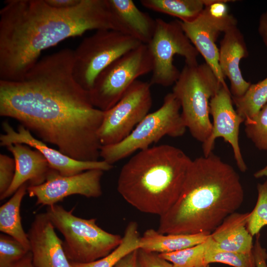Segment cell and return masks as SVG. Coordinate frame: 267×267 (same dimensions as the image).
I'll return each mask as SVG.
<instances>
[{"mask_svg":"<svg viewBox=\"0 0 267 267\" xmlns=\"http://www.w3.org/2000/svg\"><path fill=\"white\" fill-rule=\"evenodd\" d=\"M257 191V200L255 207L250 212L247 222L248 230L253 237L267 225V179L263 183L258 184Z\"/></svg>","mask_w":267,"mask_h":267,"instance_id":"4316f807","label":"cell"},{"mask_svg":"<svg viewBox=\"0 0 267 267\" xmlns=\"http://www.w3.org/2000/svg\"><path fill=\"white\" fill-rule=\"evenodd\" d=\"M0 115L16 120L73 159L98 161L104 111L92 105L89 91L67 67L49 64L32 71L0 97Z\"/></svg>","mask_w":267,"mask_h":267,"instance_id":"6da1fadb","label":"cell"},{"mask_svg":"<svg viewBox=\"0 0 267 267\" xmlns=\"http://www.w3.org/2000/svg\"><path fill=\"white\" fill-rule=\"evenodd\" d=\"M192 160L169 144L140 150L121 168L117 190L138 211L160 217L178 200Z\"/></svg>","mask_w":267,"mask_h":267,"instance_id":"277c9868","label":"cell"},{"mask_svg":"<svg viewBox=\"0 0 267 267\" xmlns=\"http://www.w3.org/2000/svg\"><path fill=\"white\" fill-rule=\"evenodd\" d=\"M223 87L206 63H185L172 92L178 100L181 116L191 135L203 143L212 130L210 101Z\"/></svg>","mask_w":267,"mask_h":267,"instance_id":"5b68a950","label":"cell"},{"mask_svg":"<svg viewBox=\"0 0 267 267\" xmlns=\"http://www.w3.org/2000/svg\"><path fill=\"white\" fill-rule=\"evenodd\" d=\"M152 67L146 44H141L122 55L96 77L89 90L91 104L101 111L108 110L138 77L151 72Z\"/></svg>","mask_w":267,"mask_h":267,"instance_id":"ba28073f","label":"cell"},{"mask_svg":"<svg viewBox=\"0 0 267 267\" xmlns=\"http://www.w3.org/2000/svg\"><path fill=\"white\" fill-rule=\"evenodd\" d=\"M12 237L0 235V267H12L29 252Z\"/></svg>","mask_w":267,"mask_h":267,"instance_id":"f546056e","label":"cell"},{"mask_svg":"<svg viewBox=\"0 0 267 267\" xmlns=\"http://www.w3.org/2000/svg\"><path fill=\"white\" fill-rule=\"evenodd\" d=\"M50 6L58 9H68L78 4L81 0H45Z\"/></svg>","mask_w":267,"mask_h":267,"instance_id":"e575fe53","label":"cell"},{"mask_svg":"<svg viewBox=\"0 0 267 267\" xmlns=\"http://www.w3.org/2000/svg\"><path fill=\"white\" fill-rule=\"evenodd\" d=\"M54 228L46 213L37 214L31 223L27 233L35 267H71Z\"/></svg>","mask_w":267,"mask_h":267,"instance_id":"2e32d148","label":"cell"},{"mask_svg":"<svg viewBox=\"0 0 267 267\" xmlns=\"http://www.w3.org/2000/svg\"><path fill=\"white\" fill-rule=\"evenodd\" d=\"M254 243L253 254L255 258V267H267V251L260 241V233L256 235Z\"/></svg>","mask_w":267,"mask_h":267,"instance_id":"d6a6232c","label":"cell"},{"mask_svg":"<svg viewBox=\"0 0 267 267\" xmlns=\"http://www.w3.org/2000/svg\"><path fill=\"white\" fill-rule=\"evenodd\" d=\"M232 95L229 89L222 87L210 101V114L213 117L212 130L206 141L202 143L204 156L213 152L215 140L222 137L231 145L236 165L240 171L247 169L243 158L239 143V128L244 120L233 106Z\"/></svg>","mask_w":267,"mask_h":267,"instance_id":"5bb4252c","label":"cell"},{"mask_svg":"<svg viewBox=\"0 0 267 267\" xmlns=\"http://www.w3.org/2000/svg\"><path fill=\"white\" fill-rule=\"evenodd\" d=\"M146 45L153 64L151 85L175 84L180 73L174 64L176 55L183 57L186 64L198 63L199 52L185 35L180 20L168 22L156 18L154 35Z\"/></svg>","mask_w":267,"mask_h":267,"instance_id":"30bf717a","label":"cell"},{"mask_svg":"<svg viewBox=\"0 0 267 267\" xmlns=\"http://www.w3.org/2000/svg\"><path fill=\"white\" fill-rule=\"evenodd\" d=\"M13 156L16 165L13 181L8 190L1 196L0 200L13 194L23 184L36 186L44 182L52 169L46 159L39 151L29 146L14 143L6 146Z\"/></svg>","mask_w":267,"mask_h":267,"instance_id":"d6986e66","label":"cell"},{"mask_svg":"<svg viewBox=\"0 0 267 267\" xmlns=\"http://www.w3.org/2000/svg\"><path fill=\"white\" fill-rule=\"evenodd\" d=\"M244 192L239 174L213 152L192 160L180 195L160 217L163 234H210L242 204Z\"/></svg>","mask_w":267,"mask_h":267,"instance_id":"3957f363","label":"cell"},{"mask_svg":"<svg viewBox=\"0 0 267 267\" xmlns=\"http://www.w3.org/2000/svg\"><path fill=\"white\" fill-rule=\"evenodd\" d=\"M248 53L245 39L237 26L224 33L219 49V64L222 74L230 81L232 97L242 96L251 85L243 78L239 67L241 60Z\"/></svg>","mask_w":267,"mask_h":267,"instance_id":"e0dca14e","label":"cell"},{"mask_svg":"<svg viewBox=\"0 0 267 267\" xmlns=\"http://www.w3.org/2000/svg\"><path fill=\"white\" fill-rule=\"evenodd\" d=\"M16 165L14 158L0 154V196L10 186L14 178Z\"/></svg>","mask_w":267,"mask_h":267,"instance_id":"4dcf8cb0","label":"cell"},{"mask_svg":"<svg viewBox=\"0 0 267 267\" xmlns=\"http://www.w3.org/2000/svg\"><path fill=\"white\" fill-rule=\"evenodd\" d=\"M104 172L93 169L64 176L51 169L44 182L29 186L27 193L30 197L36 198L37 205L47 206L56 204L72 195L97 198L102 194L101 179Z\"/></svg>","mask_w":267,"mask_h":267,"instance_id":"4fadbf2b","label":"cell"},{"mask_svg":"<svg viewBox=\"0 0 267 267\" xmlns=\"http://www.w3.org/2000/svg\"><path fill=\"white\" fill-rule=\"evenodd\" d=\"M210 235L202 233L163 234L154 229H148L140 238L139 249L158 254L171 253L203 243Z\"/></svg>","mask_w":267,"mask_h":267,"instance_id":"44dd1931","label":"cell"},{"mask_svg":"<svg viewBox=\"0 0 267 267\" xmlns=\"http://www.w3.org/2000/svg\"><path fill=\"white\" fill-rule=\"evenodd\" d=\"M102 29L113 30L106 0H81L65 9L45 0H6L0 10V80L19 81L43 50Z\"/></svg>","mask_w":267,"mask_h":267,"instance_id":"7a4b0ae2","label":"cell"},{"mask_svg":"<svg viewBox=\"0 0 267 267\" xmlns=\"http://www.w3.org/2000/svg\"><path fill=\"white\" fill-rule=\"evenodd\" d=\"M151 86L149 82L136 80L114 106L104 111L98 131L101 145L125 139L148 114L152 104Z\"/></svg>","mask_w":267,"mask_h":267,"instance_id":"7c38bea8","label":"cell"},{"mask_svg":"<svg viewBox=\"0 0 267 267\" xmlns=\"http://www.w3.org/2000/svg\"><path fill=\"white\" fill-rule=\"evenodd\" d=\"M2 128L4 134L0 135V145L7 146L14 143L27 145L39 151L48 161L50 168L57 171L60 175L69 176L83 172L97 169L108 171L113 166L102 161H82L73 159L62 153L58 150L49 147L43 141L36 138L31 132L22 125L18 126L15 131L7 121L2 123Z\"/></svg>","mask_w":267,"mask_h":267,"instance_id":"9a60e30c","label":"cell"},{"mask_svg":"<svg viewBox=\"0 0 267 267\" xmlns=\"http://www.w3.org/2000/svg\"><path fill=\"white\" fill-rule=\"evenodd\" d=\"M141 44L136 40L115 30H97L93 35L84 38L74 50V77L89 91L96 77L103 69Z\"/></svg>","mask_w":267,"mask_h":267,"instance_id":"9c48e42d","label":"cell"},{"mask_svg":"<svg viewBox=\"0 0 267 267\" xmlns=\"http://www.w3.org/2000/svg\"><path fill=\"white\" fill-rule=\"evenodd\" d=\"M215 263L233 267H255L253 250L250 253H239L211 251L209 248L205 257L204 264L209 265Z\"/></svg>","mask_w":267,"mask_h":267,"instance_id":"f1b7e54d","label":"cell"},{"mask_svg":"<svg viewBox=\"0 0 267 267\" xmlns=\"http://www.w3.org/2000/svg\"><path fill=\"white\" fill-rule=\"evenodd\" d=\"M180 103L172 92L164 98L162 105L148 113L130 134L120 142L102 145L100 157L110 165L124 159L134 152L150 147L165 135L172 137L182 136L186 130L181 116Z\"/></svg>","mask_w":267,"mask_h":267,"instance_id":"52a82bcc","label":"cell"},{"mask_svg":"<svg viewBox=\"0 0 267 267\" xmlns=\"http://www.w3.org/2000/svg\"><path fill=\"white\" fill-rule=\"evenodd\" d=\"M250 212H235L228 216L210 234V250L239 253L253 252V236L247 229Z\"/></svg>","mask_w":267,"mask_h":267,"instance_id":"ffe728a7","label":"cell"},{"mask_svg":"<svg viewBox=\"0 0 267 267\" xmlns=\"http://www.w3.org/2000/svg\"><path fill=\"white\" fill-rule=\"evenodd\" d=\"M244 123L247 137L258 149L267 151V103L254 117Z\"/></svg>","mask_w":267,"mask_h":267,"instance_id":"83f0119b","label":"cell"},{"mask_svg":"<svg viewBox=\"0 0 267 267\" xmlns=\"http://www.w3.org/2000/svg\"><path fill=\"white\" fill-rule=\"evenodd\" d=\"M57 204L47 206L46 213L55 228L63 235V246L70 262H91L105 257L116 248L122 237L107 232L95 219L74 215Z\"/></svg>","mask_w":267,"mask_h":267,"instance_id":"8992f818","label":"cell"},{"mask_svg":"<svg viewBox=\"0 0 267 267\" xmlns=\"http://www.w3.org/2000/svg\"><path fill=\"white\" fill-rule=\"evenodd\" d=\"M234 0H210L202 12L189 22L180 21L185 35L212 69L222 85L228 89L219 64L216 42L221 33L236 26V19L228 10L226 3Z\"/></svg>","mask_w":267,"mask_h":267,"instance_id":"8fae6325","label":"cell"},{"mask_svg":"<svg viewBox=\"0 0 267 267\" xmlns=\"http://www.w3.org/2000/svg\"><path fill=\"white\" fill-rule=\"evenodd\" d=\"M199 267H209V265H204Z\"/></svg>","mask_w":267,"mask_h":267,"instance_id":"f35d334b","label":"cell"},{"mask_svg":"<svg viewBox=\"0 0 267 267\" xmlns=\"http://www.w3.org/2000/svg\"><path fill=\"white\" fill-rule=\"evenodd\" d=\"M254 176L257 178L267 177V165L263 169L255 173Z\"/></svg>","mask_w":267,"mask_h":267,"instance_id":"74e56055","label":"cell"},{"mask_svg":"<svg viewBox=\"0 0 267 267\" xmlns=\"http://www.w3.org/2000/svg\"><path fill=\"white\" fill-rule=\"evenodd\" d=\"M12 267H35L33 264L31 251H29L22 259Z\"/></svg>","mask_w":267,"mask_h":267,"instance_id":"8d00e7d4","label":"cell"},{"mask_svg":"<svg viewBox=\"0 0 267 267\" xmlns=\"http://www.w3.org/2000/svg\"><path fill=\"white\" fill-rule=\"evenodd\" d=\"M113 30L147 44L156 28V19L139 9L132 0H106Z\"/></svg>","mask_w":267,"mask_h":267,"instance_id":"ac0fdd59","label":"cell"},{"mask_svg":"<svg viewBox=\"0 0 267 267\" xmlns=\"http://www.w3.org/2000/svg\"><path fill=\"white\" fill-rule=\"evenodd\" d=\"M140 236L136 222L127 225L119 245L108 255L97 260L87 263L70 262L71 267H113L121 259L140 248Z\"/></svg>","mask_w":267,"mask_h":267,"instance_id":"cb8c5ba5","label":"cell"},{"mask_svg":"<svg viewBox=\"0 0 267 267\" xmlns=\"http://www.w3.org/2000/svg\"><path fill=\"white\" fill-rule=\"evenodd\" d=\"M211 243L210 235L207 240L201 244L181 250L159 255L171 263L173 267H199L205 265V257Z\"/></svg>","mask_w":267,"mask_h":267,"instance_id":"484cf974","label":"cell"},{"mask_svg":"<svg viewBox=\"0 0 267 267\" xmlns=\"http://www.w3.org/2000/svg\"><path fill=\"white\" fill-rule=\"evenodd\" d=\"M138 249L125 256L113 267H141L138 258Z\"/></svg>","mask_w":267,"mask_h":267,"instance_id":"836d02e7","label":"cell"},{"mask_svg":"<svg viewBox=\"0 0 267 267\" xmlns=\"http://www.w3.org/2000/svg\"><path fill=\"white\" fill-rule=\"evenodd\" d=\"M210 0H141L144 7L152 11L177 17L182 22L195 19Z\"/></svg>","mask_w":267,"mask_h":267,"instance_id":"603a6c76","label":"cell"},{"mask_svg":"<svg viewBox=\"0 0 267 267\" xmlns=\"http://www.w3.org/2000/svg\"><path fill=\"white\" fill-rule=\"evenodd\" d=\"M258 32L264 43L267 47V11L262 13L260 16Z\"/></svg>","mask_w":267,"mask_h":267,"instance_id":"d590c367","label":"cell"},{"mask_svg":"<svg viewBox=\"0 0 267 267\" xmlns=\"http://www.w3.org/2000/svg\"><path fill=\"white\" fill-rule=\"evenodd\" d=\"M29 184H23L10 199L0 207V230L18 241L28 251L30 245L23 228L20 208L22 199L27 192Z\"/></svg>","mask_w":267,"mask_h":267,"instance_id":"7402d4cb","label":"cell"},{"mask_svg":"<svg viewBox=\"0 0 267 267\" xmlns=\"http://www.w3.org/2000/svg\"><path fill=\"white\" fill-rule=\"evenodd\" d=\"M138 258L141 267H173L172 264L161 257L159 254L138 249Z\"/></svg>","mask_w":267,"mask_h":267,"instance_id":"1f68e13d","label":"cell"},{"mask_svg":"<svg viewBox=\"0 0 267 267\" xmlns=\"http://www.w3.org/2000/svg\"><path fill=\"white\" fill-rule=\"evenodd\" d=\"M236 110L244 121L254 117L267 103V77L255 84H251L241 96H232Z\"/></svg>","mask_w":267,"mask_h":267,"instance_id":"d4e9b609","label":"cell"}]
</instances>
